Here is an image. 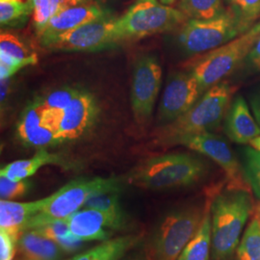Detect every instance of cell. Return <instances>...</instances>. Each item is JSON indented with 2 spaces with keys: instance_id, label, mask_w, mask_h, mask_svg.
I'll return each mask as SVG.
<instances>
[{
  "instance_id": "obj_1",
  "label": "cell",
  "mask_w": 260,
  "mask_h": 260,
  "mask_svg": "<svg viewBox=\"0 0 260 260\" xmlns=\"http://www.w3.org/2000/svg\"><path fill=\"white\" fill-rule=\"evenodd\" d=\"M253 208L249 190L228 189L212 201V257L231 260Z\"/></svg>"
},
{
  "instance_id": "obj_2",
  "label": "cell",
  "mask_w": 260,
  "mask_h": 260,
  "mask_svg": "<svg viewBox=\"0 0 260 260\" xmlns=\"http://www.w3.org/2000/svg\"><path fill=\"white\" fill-rule=\"evenodd\" d=\"M234 91L228 82L211 87L185 114L160 128L156 134L158 144L174 146L181 137L216 129L229 110Z\"/></svg>"
},
{
  "instance_id": "obj_3",
  "label": "cell",
  "mask_w": 260,
  "mask_h": 260,
  "mask_svg": "<svg viewBox=\"0 0 260 260\" xmlns=\"http://www.w3.org/2000/svg\"><path fill=\"white\" fill-rule=\"evenodd\" d=\"M206 173L205 163L191 154L172 153L143 161L130 173V184L159 190L188 186L199 181Z\"/></svg>"
},
{
  "instance_id": "obj_4",
  "label": "cell",
  "mask_w": 260,
  "mask_h": 260,
  "mask_svg": "<svg viewBox=\"0 0 260 260\" xmlns=\"http://www.w3.org/2000/svg\"><path fill=\"white\" fill-rule=\"evenodd\" d=\"M111 189H121L116 177L78 178L60 188L44 200L43 208L27 223L25 231L34 230L46 223L67 220L84 206L92 196Z\"/></svg>"
},
{
  "instance_id": "obj_5",
  "label": "cell",
  "mask_w": 260,
  "mask_h": 260,
  "mask_svg": "<svg viewBox=\"0 0 260 260\" xmlns=\"http://www.w3.org/2000/svg\"><path fill=\"white\" fill-rule=\"evenodd\" d=\"M188 18L180 10L159 0H137L116 20L118 37L124 41L139 40L182 26Z\"/></svg>"
},
{
  "instance_id": "obj_6",
  "label": "cell",
  "mask_w": 260,
  "mask_h": 260,
  "mask_svg": "<svg viewBox=\"0 0 260 260\" xmlns=\"http://www.w3.org/2000/svg\"><path fill=\"white\" fill-rule=\"evenodd\" d=\"M258 36L259 34L248 31L222 47L205 52L195 59L191 66H187L202 92L205 93L231 75L246 59Z\"/></svg>"
},
{
  "instance_id": "obj_7",
  "label": "cell",
  "mask_w": 260,
  "mask_h": 260,
  "mask_svg": "<svg viewBox=\"0 0 260 260\" xmlns=\"http://www.w3.org/2000/svg\"><path fill=\"white\" fill-rule=\"evenodd\" d=\"M204 211L190 207L168 215L152 235L148 260H177L202 223Z\"/></svg>"
},
{
  "instance_id": "obj_8",
  "label": "cell",
  "mask_w": 260,
  "mask_h": 260,
  "mask_svg": "<svg viewBox=\"0 0 260 260\" xmlns=\"http://www.w3.org/2000/svg\"><path fill=\"white\" fill-rule=\"evenodd\" d=\"M238 20L225 9L211 19H188L178 33V44L189 54L205 53L243 35Z\"/></svg>"
},
{
  "instance_id": "obj_9",
  "label": "cell",
  "mask_w": 260,
  "mask_h": 260,
  "mask_svg": "<svg viewBox=\"0 0 260 260\" xmlns=\"http://www.w3.org/2000/svg\"><path fill=\"white\" fill-rule=\"evenodd\" d=\"M116 20L112 15L105 16L58 36L40 40V43L51 50L72 52H93L111 48L121 44Z\"/></svg>"
},
{
  "instance_id": "obj_10",
  "label": "cell",
  "mask_w": 260,
  "mask_h": 260,
  "mask_svg": "<svg viewBox=\"0 0 260 260\" xmlns=\"http://www.w3.org/2000/svg\"><path fill=\"white\" fill-rule=\"evenodd\" d=\"M176 145L184 146L212 159L223 169L230 189L249 190L243 168L230 145L222 137L212 132H203L181 137L175 142L174 146Z\"/></svg>"
},
{
  "instance_id": "obj_11",
  "label": "cell",
  "mask_w": 260,
  "mask_h": 260,
  "mask_svg": "<svg viewBox=\"0 0 260 260\" xmlns=\"http://www.w3.org/2000/svg\"><path fill=\"white\" fill-rule=\"evenodd\" d=\"M162 82V69L152 56L137 59L132 78L131 107L136 121L143 123L151 115Z\"/></svg>"
},
{
  "instance_id": "obj_12",
  "label": "cell",
  "mask_w": 260,
  "mask_h": 260,
  "mask_svg": "<svg viewBox=\"0 0 260 260\" xmlns=\"http://www.w3.org/2000/svg\"><path fill=\"white\" fill-rule=\"evenodd\" d=\"M204 94L191 73L170 75L158 110V121L167 124L185 114Z\"/></svg>"
},
{
  "instance_id": "obj_13",
  "label": "cell",
  "mask_w": 260,
  "mask_h": 260,
  "mask_svg": "<svg viewBox=\"0 0 260 260\" xmlns=\"http://www.w3.org/2000/svg\"><path fill=\"white\" fill-rule=\"evenodd\" d=\"M100 113L99 104L93 94L80 91L63 112L57 143L78 139L93 126Z\"/></svg>"
},
{
  "instance_id": "obj_14",
  "label": "cell",
  "mask_w": 260,
  "mask_h": 260,
  "mask_svg": "<svg viewBox=\"0 0 260 260\" xmlns=\"http://www.w3.org/2000/svg\"><path fill=\"white\" fill-rule=\"evenodd\" d=\"M67 222L71 233L78 241H104L109 237L106 229H121L125 219L93 208H84L70 216Z\"/></svg>"
},
{
  "instance_id": "obj_15",
  "label": "cell",
  "mask_w": 260,
  "mask_h": 260,
  "mask_svg": "<svg viewBox=\"0 0 260 260\" xmlns=\"http://www.w3.org/2000/svg\"><path fill=\"white\" fill-rule=\"evenodd\" d=\"M111 15L100 5L85 3L63 10L48 20L46 27L38 36L40 40L58 36L88 22Z\"/></svg>"
},
{
  "instance_id": "obj_16",
  "label": "cell",
  "mask_w": 260,
  "mask_h": 260,
  "mask_svg": "<svg viewBox=\"0 0 260 260\" xmlns=\"http://www.w3.org/2000/svg\"><path fill=\"white\" fill-rule=\"evenodd\" d=\"M38 56L18 36L1 32L0 35V79L11 78L19 70L36 65Z\"/></svg>"
},
{
  "instance_id": "obj_17",
  "label": "cell",
  "mask_w": 260,
  "mask_h": 260,
  "mask_svg": "<svg viewBox=\"0 0 260 260\" xmlns=\"http://www.w3.org/2000/svg\"><path fill=\"white\" fill-rule=\"evenodd\" d=\"M224 129L229 138L237 144H248L260 136V126L251 116L241 95L235 98L228 110Z\"/></svg>"
},
{
  "instance_id": "obj_18",
  "label": "cell",
  "mask_w": 260,
  "mask_h": 260,
  "mask_svg": "<svg viewBox=\"0 0 260 260\" xmlns=\"http://www.w3.org/2000/svg\"><path fill=\"white\" fill-rule=\"evenodd\" d=\"M44 200L18 203L7 200L0 202V231L9 233L17 241L24 233L30 220L43 208Z\"/></svg>"
},
{
  "instance_id": "obj_19",
  "label": "cell",
  "mask_w": 260,
  "mask_h": 260,
  "mask_svg": "<svg viewBox=\"0 0 260 260\" xmlns=\"http://www.w3.org/2000/svg\"><path fill=\"white\" fill-rule=\"evenodd\" d=\"M17 249L23 260H58L64 252L56 242L35 231L22 233L17 244Z\"/></svg>"
},
{
  "instance_id": "obj_20",
  "label": "cell",
  "mask_w": 260,
  "mask_h": 260,
  "mask_svg": "<svg viewBox=\"0 0 260 260\" xmlns=\"http://www.w3.org/2000/svg\"><path fill=\"white\" fill-rule=\"evenodd\" d=\"M212 202L207 201L202 223L177 260H210L212 251Z\"/></svg>"
},
{
  "instance_id": "obj_21",
  "label": "cell",
  "mask_w": 260,
  "mask_h": 260,
  "mask_svg": "<svg viewBox=\"0 0 260 260\" xmlns=\"http://www.w3.org/2000/svg\"><path fill=\"white\" fill-rule=\"evenodd\" d=\"M60 162L58 155L47 152L46 149H40L33 157L11 162L0 171V177H5L11 180L19 181L35 175L40 168L49 164Z\"/></svg>"
},
{
  "instance_id": "obj_22",
  "label": "cell",
  "mask_w": 260,
  "mask_h": 260,
  "mask_svg": "<svg viewBox=\"0 0 260 260\" xmlns=\"http://www.w3.org/2000/svg\"><path fill=\"white\" fill-rule=\"evenodd\" d=\"M138 236L128 235L103 242L84 253L76 254L75 260H120L131 249Z\"/></svg>"
},
{
  "instance_id": "obj_23",
  "label": "cell",
  "mask_w": 260,
  "mask_h": 260,
  "mask_svg": "<svg viewBox=\"0 0 260 260\" xmlns=\"http://www.w3.org/2000/svg\"><path fill=\"white\" fill-rule=\"evenodd\" d=\"M236 260H260V206L256 207L239 242Z\"/></svg>"
},
{
  "instance_id": "obj_24",
  "label": "cell",
  "mask_w": 260,
  "mask_h": 260,
  "mask_svg": "<svg viewBox=\"0 0 260 260\" xmlns=\"http://www.w3.org/2000/svg\"><path fill=\"white\" fill-rule=\"evenodd\" d=\"M224 0H179L177 9L189 19H211L225 11Z\"/></svg>"
},
{
  "instance_id": "obj_25",
  "label": "cell",
  "mask_w": 260,
  "mask_h": 260,
  "mask_svg": "<svg viewBox=\"0 0 260 260\" xmlns=\"http://www.w3.org/2000/svg\"><path fill=\"white\" fill-rule=\"evenodd\" d=\"M239 22L243 33H247L260 17V0H224Z\"/></svg>"
},
{
  "instance_id": "obj_26",
  "label": "cell",
  "mask_w": 260,
  "mask_h": 260,
  "mask_svg": "<svg viewBox=\"0 0 260 260\" xmlns=\"http://www.w3.org/2000/svg\"><path fill=\"white\" fill-rule=\"evenodd\" d=\"M33 2L0 0V22L2 26L19 25L33 13Z\"/></svg>"
},
{
  "instance_id": "obj_27",
  "label": "cell",
  "mask_w": 260,
  "mask_h": 260,
  "mask_svg": "<svg viewBox=\"0 0 260 260\" xmlns=\"http://www.w3.org/2000/svg\"><path fill=\"white\" fill-rule=\"evenodd\" d=\"M121 189L106 190L92 196L84 205V208H93L116 217L124 218L120 205Z\"/></svg>"
},
{
  "instance_id": "obj_28",
  "label": "cell",
  "mask_w": 260,
  "mask_h": 260,
  "mask_svg": "<svg viewBox=\"0 0 260 260\" xmlns=\"http://www.w3.org/2000/svg\"><path fill=\"white\" fill-rule=\"evenodd\" d=\"M243 172L252 192L260 200V150L246 148L243 150Z\"/></svg>"
},
{
  "instance_id": "obj_29",
  "label": "cell",
  "mask_w": 260,
  "mask_h": 260,
  "mask_svg": "<svg viewBox=\"0 0 260 260\" xmlns=\"http://www.w3.org/2000/svg\"><path fill=\"white\" fill-rule=\"evenodd\" d=\"M44 111L45 106L42 103V99H38L26 107L17 126V134L19 139H23L28 133L37 128L43 123Z\"/></svg>"
},
{
  "instance_id": "obj_30",
  "label": "cell",
  "mask_w": 260,
  "mask_h": 260,
  "mask_svg": "<svg viewBox=\"0 0 260 260\" xmlns=\"http://www.w3.org/2000/svg\"><path fill=\"white\" fill-rule=\"evenodd\" d=\"M79 92L80 90H75L74 88L58 89L48 93L45 99H42V103L46 108L65 110L66 107L72 103Z\"/></svg>"
},
{
  "instance_id": "obj_31",
  "label": "cell",
  "mask_w": 260,
  "mask_h": 260,
  "mask_svg": "<svg viewBox=\"0 0 260 260\" xmlns=\"http://www.w3.org/2000/svg\"><path fill=\"white\" fill-rule=\"evenodd\" d=\"M31 187V182L26 179L15 181L5 177H0L1 200L12 201L25 195Z\"/></svg>"
},
{
  "instance_id": "obj_32",
  "label": "cell",
  "mask_w": 260,
  "mask_h": 260,
  "mask_svg": "<svg viewBox=\"0 0 260 260\" xmlns=\"http://www.w3.org/2000/svg\"><path fill=\"white\" fill-rule=\"evenodd\" d=\"M33 2V21L38 35L46 27L51 19L49 0H32Z\"/></svg>"
},
{
  "instance_id": "obj_33",
  "label": "cell",
  "mask_w": 260,
  "mask_h": 260,
  "mask_svg": "<svg viewBox=\"0 0 260 260\" xmlns=\"http://www.w3.org/2000/svg\"><path fill=\"white\" fill-rule=\"evenodd\" d=\"M18 241L9 233L0 231V260H14Z\"/></svg>"
},
{
  "instance_id": "obj_34",
  "label": "cell",
  "mask_w": 260,
  "mask_h": 260,
  "mask_svg": "<svg viewBox=\"0 0 260 260\" xmlns=\"http://www.w3.org/2000/svg\"><path fill=\"white\" fill-rule=\"evenodd\" d=\"M245 60L246 65L250 70L260 72V34Z\"/></svg>"
},
{
  "instance_id": "obj_35",
  "label": "cell",
  "mask_w": 260,
  "mask_h": 260,
  "mask_svg": "<svg viewBox=\"0 0 260 260\" xmlns=\"http://www.w3.org/2000/svg\"><path fill=\"white\" fill-rule=\"evenodd\" d=\"M251 105L254 118L260 126V92L252 98Z\"/></svg>"
},
{
  "instance_id": "obj_36",
  "label": "cell",
  "mask_w": 260,
  "mask_h": 260,
  "mask_svg": "<svg viewBox=\"0 0 260 260\" xmlns=\"http://www.w3.org/2000/svg\"><path fill=\"white\" fill-rule=\"evenodd\" d=\"M11 78L6 79H0L1 80V105L3 106L4 103L6 102L8 92L11 88Z\"/></svg>"
},
{
  "instance_id": "obj_37",
  "label": "cell",
  "mask_w": 260,
  "mask_h": 260,
  "mask_svg": "<svg viewBox=\"0 0 260 260\" xmlns=\"http://www.w3.org/2000/svg\"><path fill=\"white\" fill-rule=\"evenodd\" d=\"M250 144H251L252 148H254L255 149H258V150H260V136L256 137L255 139L252 140Z\"/></svg>"
},
{
  "instance_id": "obj_38",
  "label": "cell",
  "mask_w": 260,
  "mask_h": 260,
  "mask_svg": "<svg viewBox=\"0 0 260 260\" xmlns=\"http://www.w3.org/2000/svg\"><path fill=\"white\" fill-rule=\"evenodd\" d=\"M249 31L252 34H260V21L254 24Z\"/></svg>"
},
{
  "instance_id": "obj_39",
  "label": "cell",
  "mask_w": 260,
  "mask_h": 260,
  "mask_svg": "<svg viewBox=\"0 0 260 260\" xmlns=\"http://www.w3.org/2000/svg\"><path fill=\"white\" fill-rule=\"evenodd\" d=\"M72 3L74 4V6H77L80 4H85V3H89L90 0H71Z\"/></svg>"
},
{
  "instance_id": "obj_40",
  "label": "cell",
  "mask_w": 260,
  "mask_h": 260,
  "mask_svg": "<svg viewBox=\"0 0 260 260\" xmlns=\"http://www.w3.org/2000/svg\"><path fill=\"white\" fill-rule=\"evenodd\" d=\"M161 3H163V4H165V5H169V6H171V5H173V4H175L176 2L177 1H179V0H159Z\"/></svg>"
},
{
  "instance_id": "obj_41",
  "label": "cell",
  "mask_w": 260,
  "mask_h": 260,
  "mask_svg": "<svg viewBox=\"0 0 260 260\" xmlns=\"http://www.w3.org/2000/svg\"><path fill=\"white\" fill-rule=\"evenodd\" d=\"M132 260H148V259H144V258H142V257H136V258H134V259Z\"/></svg>"
},
{
  "instance_id": "obj_42",
  "label": "cell",
  "mask_w": 260,
  "mask_h": 260,
  "mask_svg": "<svg viewBox=\"0 0 260 260\" xmlns=\"http://www.w3.org/2000/svg\"><path fill=\"white\" fill-rule=\"evenodd\" d=\"M75 258H76V255H75L74 257H72V258H69V259H66V260H75Z\"/></svg>"
}]
</instances>
